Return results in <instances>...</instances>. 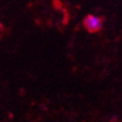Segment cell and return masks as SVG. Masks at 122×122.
<instances>
[{
    "mask_svg": "<svg viewBox=\"0 0 122 122\" xmlns=\"http://www.w3.org/2000/svg\"><path fill=\"white\" fill-rule=\"evenodd\" d=\"M84 26L91 33L99 31L102 28V19L100 17H97V16L89 15L84 19Z\"/></svg>",
    "mask_w": 122,
    "mask_h": 122,
    "instance_id": "6da1fadb",
    "label": "cell"
}]
</instances>
